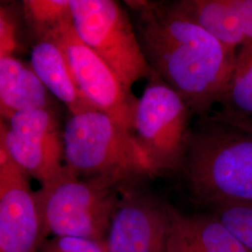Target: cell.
Segmentation results:
<instances>
[{
	"instance_id": "cell-20",
	"label": "cell",
	"mask_w": 252,
	"mask_h": 252,
	"mask_svg": "<svg viewBox=\"0 0 252 252\" xmlns=\"http://www.w3.org/2000/svg\"><path fill=\"white\" fill-rule=\"evenodd\" d=\"M214 118H217V120L236 126L252 135V118L240 114L228 108H223L220 110H218L214 113Z\"/></svg>"
},
{
	"instance_id": "cell-19",
	"label": "cell",
	"mask_w": 252,
	"mask_h": 252,
	"mask_svg": "<svg viewBox=\"0 0 252 252\" xmlns=\"http://www.w3.org/2000/svg\"><path fill=\"white\" fill-rule=\"evenodd\" d=\"M11 10L1 6L0 11V57L14 56L18 52V25Z\"/></svg>"
},
{
	"instance_id": "cell-15",
	"label": "cell",
	"mask_w": 252,
	"mask_h": 252,
	"mask_svg": "<svg viewBox=\"0 0 252 252\" xmlns=\"http://www.w3.org/2000/svg\"><path fill=\"white\" fill-rule=\"evenodd\" d=\"M23 14L36 41L48 37L63 23L72 21L70 0H26Z\"/></svg>"
},
{
	"instance_id": "cell-1",
	"label": "cell",
	"mask_w": 252,
	"mask_h": 252,
	"mask_svg": "<svg viewBox=\"0 0 252 252\" xmlns=\"http://www.w3.org/2000/svg\"><path fill=\"white\" fill-rule=\"evenodd\" d=\"M135 12V31L145 58L189 106L209 116L221 104L236 53L220 42L174 2H126Z\"/></svg>"
},
{
	"instance_id": "cell-9",
	"label": "cell",
	"mask_w": 252,
	"mask_h": 252,
	"mask_svg": "<svg viewBox=\"0 0 252 252\" xmlns=\"http://www.w3.org/2000/svg\"><path fill=\"white\" fill-rule=\"evenodd\" d=\"M170 230L168 205L138 183L121 186L106 246L108 252H166Z\"/></svg>"
},
{
	"instance_id": "cell-5",
	"label": "cell",
	"mask_w": 252,
	"mask_h": 252,
	"mask_svg": "<svg viewBox=\"0 0 252 252\" xmlns=\"http://www.w3.org/2000/svg\"><path fill=\"white\" fill-rule=\"evenodd\" d=\"M70 7L78 36L128 90L136 81L152 76L153 69L145 58L135 25L118 2L70 0Z\"/></svg>"
},
{
	"instance_id": "cell-8",
	"label": "cell",
	"mask_w": 252,
	"mask_h": 252,
	"mask_svg": "<svg viewBox=\"0 0 252 252\" xmlns=\"http://www.w3.org/2000/svg\"><path fill=\"white\" fill-rule=\"evenodd\" d=\"M48 37L63 49L81 92L91 104L124 129L135 134L138 98L122 83L108 64L81 40L72 21L63 23Z\"/></svg>"
},
{
	"instance_id": "cell-21",
	"label": "cell",
	"mask_w": 252,
	"mask_h": 252,
	"mask_svg": "<svg viewBox=\"0 0 252 252\" xmlns=\"http://www.w3.org/2000/svg\"><path fill=\"white\" fill-rule=\"evenodd\" d=\"M166 252H177V251H174V250H172V249H169V248H167V251Z\"/></svg>"
},
{
	"instance_id": "cell-14",
	"label": "cell",
	"mask_w": 252,
	"mask_h": 252,
	"mask_svg": "<svg viewBox=\"0 0 252 252\" xmlns=\"http://www.w3.org/2000/svg\"><path fill=\"white\" fill-rule=\"evenodd\" d=\"M32 109L54 110L53 95L30 63L15 56L0 57V112L7 121L14 114Z\"/></svg>"
},
{
	"instance_id": "cell-11",
	"label": "cell",
	"mask_w": 252,
	"mask_h": 252,
	"mask_svg": "<svg viewBox=\"0 0 252 252\" xmlns=\"http://www.w3.org/2000/svg\"><path fill=\"white\" fill-rule=\"evenodd\" d=\"M177 7L227 48L252 44V0H180Z\"/></svg>"
},
{
	"instance_id": "cell-2",
	"label": "cell",
	"mask_w": 252,
	"mask_h": 252,
	"mask_svg": "<svg viewBox=\"0 0 252 252\" xmlns=\"http://www.w3.org/2000/svg\"><path fill=\"white\" fill-rule=\"evenodd\" d=\"M182 172L199 204L252 202V135L211 116L203 118L191 131Z\"/></svg>"
},
{
	"instance_id": "cell-7",
	"label": "cell",
	"mask_w": 252,
	"mask_h": 252,
	"mask_svg": "<svg viewBox=\"0 0 252 252\" xmlns=\"http://www.w3.org/2000/svg\"><path fill=\"white\" fill-rule=\"evenodd\" d=\"M0 146L41 186L68 172L64 165L63 129L54 110H26L1 121Z\"/></svg>"
},
{
	"instance_id": "cell-16",
	"label": "cell",
	"mask_w": 252,
	"mask_h": 252,
	"mask_svg": "<svg viewBox=\"0 0 252 252\" xmlns=\"http://www.w3.org/2000/svg\"><path fill=\"white\" fill-rule=\"evenodd\" d=\"M223 108L252 117V44L237 51L227 90L221 102Z\"/></svg>"
},
{
	"instance_id": "cell-10",
	"label": "cell",
	"mask_w": 252,
	"mask_h": 252,
	"mask_svg": "<svg viewBox=\"0 0 252 252\" xmlns=\"http://www.w3.org/2000/svg\"><path fill=\"white\" fill-rule=\"evenodd\" d=\"M47 238L30 177L0 146V252H37Z\"/></svg>"
},
{
	"instance_id": "cell-13",
	"label": "cell",
	"mask_w": 252,
	"mask_h": 252,
	"mask_svg": "<svg viewBox=\"0 0 252 252\" xmlns=\"http://www.w3.org/2000/svg\"><path fill=\"white\" fill-rule=\"evenodd\" d=\"M167 248L179 252H252L216 217L185 215L168 205Z\"/></svg>"
},
{
	"instance_id": "cell-17",
	"label": "cell",
	"mask_w": 252,
	"mask_h": 252,
	"mask_svg": "<svg viewBox=\"0 0 252 252\" xmlns=\"http://www.w3.org/2000/svg\"><path fill=\"white\" fill-rule=\"evenodd\" d=\"M211 208V214L252 252V202L228 203Z\"/></svg>"
},
{
	"instance_id": "cell-12",
	"label": "cell",
	"mask_w": 252,
	"mask_h": 252,
	"mask_svg": "<svg viewBox=\"0 0 252 252\" xmlns=\"http://www.w3.org/2000/svg\"><path fill=\"white\" fill-rule=\"evenodd\" d=\"M30 64L51 94L63 103L70 115L97 110L87 99L75 78L63 49L48 37L32 47Z\"/></svg>"
},
{
	"instance_id": "cell-18",
	"label": "cell",
	"mask_w": 252,
	"mask_h": 252,
	"mask_svg": "<svg viewBox=\"0 0 252 252\" xmlns=\"http://www.w3.org/2000/svg\"><path fill=\"white\" fill-rule=\"evenodd\" d=\"M37 252H108L106 243L72 237L51 236L41 245Z\"/></svg>"
},
{
	"instance_id": "cell-6",
	"label": "cell",
	"mask_w": 252,
	"mask_h": 252,
	"mask_svg": "<svg viewBox=\"0 0 252 252\" xmlns=\"http://www.w3.org/2000/svg\"><path fill=\"white\" fill-rule=\"evenodd\" d=\"M138 99L135 120L136 140L158 176L183 171L192 129L189 106L153 72Z\"/></svg>"
},
{
	"instance_id": "cell-4",
	"label": "cell",
	"mask_w": 252,
	"mask_h": 252,
	"mask_svg": "<svg viewBox=\"0 0 252 252\" xmlns=\"http://www.w3.org/2000/svg\"><path fill=\"white\" fill-rule=\"evenodd\" d=\"M123 183L110 178L83 179L68 172L35 190L48 237L72 236L106 243Z\"/></svg>"
},
{
	"instance_id": "cell-3",
	"label": "cell",
	"mask_w": 252,
	"mask_h": 252,
	"mask_svg": "<svg viewBox=\"0 0 252 252\" xmlns=\"http://www.w3.org/2000/svg\"><path fill=\"white\" fill-rule=\"evenodd\" d=\"M63 137L64 165L79 178L139 183L158 176L135 134L101 111L70 115Z\"/></svg>"
}]
</instances>
